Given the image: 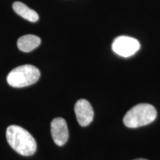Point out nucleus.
Listing matches in <instances>:
<instances>
[{
    "label": "nucleus",
    "instance_id": "nucleus-4",
    "mask_svg": "<svg viewBox=\"0 0 160 160\" xmlns=\"http://www.w3.org/2000/svg\"><path fill=\"white\" fill-rule=\"evenodd\" d=\"M139 48V41L127 36L118 37L112 43V50L113 52L122 57H130L134 55Z\"/></svg>",
    "mask_w": 160,
    "mask_h": 160
},
{
    "label": "nucleus",
    "instance_id": "nucleus-3",
    "mask_svg": "<svg viewBox=\"0 0 160 160\" xmlns=\"http://www.w3.org/2000/svg\"><path fill=\"white\" fill-rule=\"evenodd\" d=\"M40 77V71L35 66L24 65L13 69L8 75L7 81L13 88H24L35 84Z\"/></svg>",
    "mask_w": 160,
    "mask_h": 160
},
{
    "label": "nucleus",
    "instance_id": "nucleus-5",
    "mask_svg": "<svg viewBox=\"0 0 160 160\" xmlns=\"http://www.w3.org/2000/svg\"><path fill=\"white\" fill-rule=\"evenodd\" d=\"M74 111L78 122L82 127L89 125L93 119L94 112L88 100L79 99L76 102Z\"/></svg>",
    "mask_w": 160,
    "mask_h": 160
},
{
    "label": "nucleus",
    "instance_id": "nucleus-9",
    "mask_svg": "<svg viewBox=\"0 0 160 160\" xmlns=\"http://www.w3.org/2000/svg\"><path fill=\"white\" fill-rule=\"evenodd\" d=\"M134 160H148V159H134Z\"/></svg>",
    "mask_w": 160,
    "mask_h": 160
},
{
    "label": "nucleus",
    "instance_id": "nucleus-8",
    "mask_svg": "<svg viewBox=\"0 0 160 160\" xmlns=\"http://www.w3.org/2000/svg\"><path fill=\"white\" fill-rule=\"evenodd\" d=\"M13 9L18 15L31 22H36L39 20V15L33 10L20 2H16L13 4Z\"/></svg>",
    "mask_w": 160,
    "mask_h": 160
},
{
    "label": "nucleus",
    "instance_id": "nucleus-6",
    "mask_svg": "<svg viewBox=\"0 0 160 160\" xmlns=\"http://www.w3.org/2000/svg\"><path fill=\"white\" fill-rule=\"evenodd\" d=\"M51 136L54 142L59 146H62L67 142L69 137V132L67 122L63 118H55L51 122Z\"/></svg>",
    "mask_w": 160,
    "mask_h": 160
},
{
    "label": "nucleus",
    "instance_id": "nucleus-1",
    "mask_svg": "<svg viewBox=\"0 0 160 160\" xmlns=\"http://www.w3.org/2000/svg\"><path fill=\"white\" fill-rule=\"evenodd\" d=\"M6 138L10 146L20 155L29 157L37 151V142L28 131L18 125L9 126Z\"/></svg>",
    "mask_w": 160,
    "mask_h": 160
},
{
    "label": "nucleus",
    "instance_id": "nucleus-2",
    "mask_svg": "<svg viewBox=\"0 0 160 160\" xmlns=\"http://www.w3.org/2000/svg\"><path fill=\"white\" fill-rule=\"evenodd\" d=\"M157 116V110L150 104H139L127 112L123 118L126 127L136 128L153 122Z\"/></svg>",
    "mask_w": 160,
    "mask_h": 160
},
{
    "label": "nucleus",
    "instance_id": "nucleus-7",
    "mask_svg": "<svg viewBox=\"0 0 160 160\" xmlns=\"http://www.w3.org/2000/svg\"><path fill=\"white\" fill-rule=\"evenodd\" d=\"M41 43V39L39 37L33 34L22 36L18 39L17 47L22 52H31L37 48Z\"/></svg>",
    "mask_w": 160,
    "mask_h": 160
}]
</instances>
